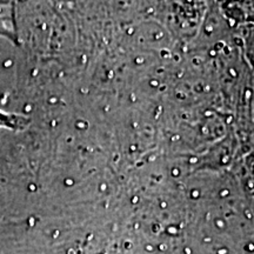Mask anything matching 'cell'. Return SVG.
I'll return each mask as SVG.
<instances>
[{
    "instance_id": "1",
    "label": "cell",
    "mask_w": 254,
    "mask_h": 254,
    "mask_svg": "<svg viewBox=\"0 0 254 254\" xmlns=\"http://www.w3.org/2000/svg\"><path fill=\"white\" fill-rule=\"evenodd\" d=\"M250 37H249V53L254 63V26L250 30Z\"/></svg>"
}]
</instances>
